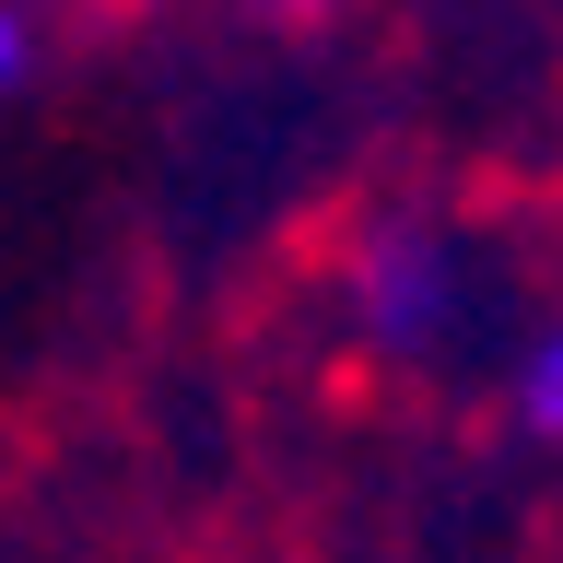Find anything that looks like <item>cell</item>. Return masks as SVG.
<instances>
[{
	"label": "cell",
	"mask_w": 563,
	"mask_h": 563,
	"mask_svg": "<svg viewBox=\"0 0 563 563\" xmlns=\"http://www.w3.org/2000/svg\"><path fill=\"white\" fill-rule=\"evenodd\" d=\"M341 306L387 364H457V341L482 329V246L446 211H376L341 258Z\"/></svg>",
	"instance_id": "cell-1"
},
{
	"label": "cell",
	"mask_w": 563,
	"mask_h": 563,
	"mask_svg": "<svg viewBox=\"0 0 563 563\" xmlns=\"http://www.w3.org/2000/svg\"><path fill=\"white\" fill-rule=\"evenodd\" d=\"M517 434H540V446L563 434V341H552V329L517 341Z\"/></svg>",
	"instance_id": "cell-2"
},
{
	"label": "cell",
	"mask_w": 563,
	"mask_h": 563,
	"mask_svg": "<svg viewBox=\"0 0 563 563\" xmlns=\"http://www.w3.org/2000/svg\"><path fill=\"white\" fill-rule=\"evenodd\" d=\"M35 82V24H24V0H0V95H24Z\"/></svg>",
	"instance_id": "cell-3"
},
{
	"label": "cell",
	"mask_w": 563,
	"mask_h": 563,
	"mask_svg": "<svg viewBox=\"0 0 563 563\" xmlns=\"http://www.w3.org/2000/svg\"><path fill=\"white\" fill-rule=\"evenodd\" d=\"M258 12H341V0H258Z\"/></svg>",
	"instance_id": "cell-4"
}]
</instances>
